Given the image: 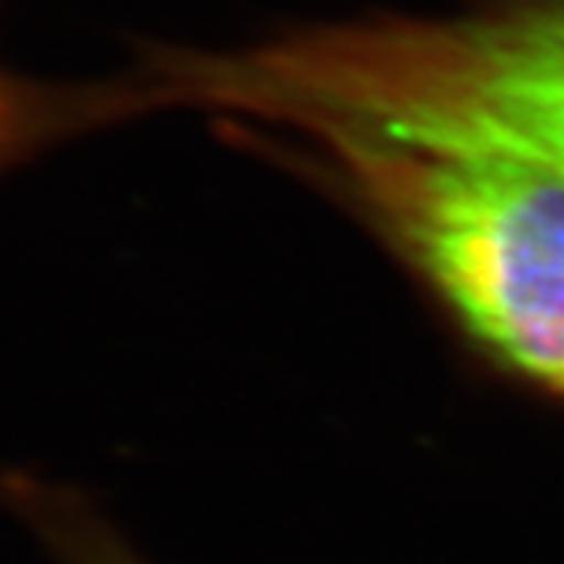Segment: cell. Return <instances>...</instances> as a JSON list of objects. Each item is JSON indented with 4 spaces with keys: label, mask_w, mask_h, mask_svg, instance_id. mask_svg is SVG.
I'll list each match as a JSON object with an SVG mask.
<instances>
[{
    "label": "cell",
    "mask_w": 564,
    "mask_h": 564,
    "mask_svg": "<svg viewBox=\"0 0 564 564\" xmlns=\"http://www.w3.org/2000/svg\"><path fill=\"white\" fill-rule=\"evenodd\" d=\"M91 564H132V562H126L122 555H101V558H95Z\"/></svg>",
    "instance_id": "obj_3"
},
{
    "label": "cell",
    "mask_w": 564,
    "mask_h": 564,
    "mask_svg": "<svg viewBox=\"0 0 564 564\" xmlns=\"http://www.w3.org/2000/svg\"><path fill=\"white\" fill-rule=\"evenodd\" d=\"M311 141L480 343L564 386L562 173L355 132Z\"/></svg>",
    "instance_id": "obj_1"
},
{
    "label": "cell",
    "mask_w": 564,
    "mask_h": 564,
    "mask_svg": "<svg viewBox=\"0 0 564 564\" xmlns=\"http://www.w3.org/2000/svg\"><path fill=\"white\" fill-rule=\"evenodd\" d=\"M47 110H39L22 98L20 91L0 85V158L10 144L39 135V122Z\"/></svg>",
    "instance_id": "obj_2"
}]
</instances>
